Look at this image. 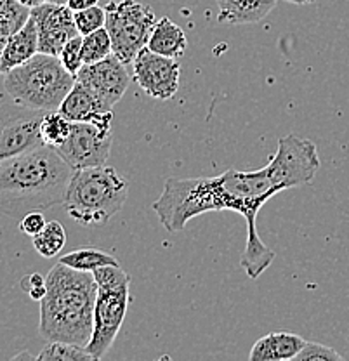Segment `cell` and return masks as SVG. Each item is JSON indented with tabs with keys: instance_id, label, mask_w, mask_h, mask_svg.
I'll use <instances>...</instances> for the list:
<instances>
[{
	"instance_id": "cell-1",
	"label": "cell",
	"mask_w": 349,
	"mask_h": 361,
	"mask_svg": "<svg viewBox=\"0 0 349 361\" xmlns=\"http://www.w3.org/2000/svg\"><path fill=\"white\" fill-rule=\"evenodd\" d=\"M318 169L320 157L314 142L288 134L280 139L276 152L259 171L228 169L214 178L167 179L162 195L153 202V210L169 233L183 231L202 214L224 210L240 214L247 223V243L240 266L256 280L275 261V250L259 238V210L280 191L310 184Z\"/></svg>"
},
{
	"instance_id": "cell-2",
	"label": "cell",
	"mask_w": 349,
	"mask_h": 361,
	"mask_svg": "<svg viewBox=\"0 0 349 361\" xmlns=\"http://www.w3.org/2000/svg\"><path fill=\"white\" fill-rule=\"evenodd\" d=\"M73 172L47 145L0 161V212L21 219L28 212L63 205Z\"/></svg>"
},
{
	"instance_id": "cell-3",
	"label": "cell",
	"mask_w": 349,
	"mask_h": 361,
	"mask_svg": "<svg viewBox=\"0 0 349 361\" xmlns=\"http://www.w3.org/2000/svg\"><path fill=\"white\" fill-rule=\"evenodd\" d=\"M46 295L40 300V336L47 342H71L85 348L92 336L97 295L92 273L58 261L46 276Z\"/></svg>"
},
{
	"instance_id": "cell-4",
	"label": "cell",
	"mask_w": 349,
	"mask_h": 361,
	"mask_svg": "<svg viewBox=\"0 0 349 361\" xmlns=\"http://www.w3.org/2000/svg\"><path fill=\"white\" fill-rule=\"evenodd\" d=\"M129 183L114 167L78 169L71 176L63 207L82 226H104L122 210Z\"/></svg>"
},
{
	"instance_id": "cell-5",
	"label": "cell",
	"mask_w": 349,
	"mask_h": 361,
	"mask_svg": "<svg viewBox=\"0 0 349 361\" xmlns=\"http://www.w3.org/2000/svg\"><path fill=\"white\" fill-rule=\"evenodd\" d=\"M75 80V75L63 66L59 56L37 52L23 65L4 75V89L21 106L58 111Z\"/></svg>"
},
{
	"instance_id": "cell-6",
	"label": "cell",
	"mask_w": 349,
	"mask_h": 361,
	"mask_svg": "<svg viewBox=\"0 0 349 361\" xmlns=\"http://www.w3.org/2000/svg\"><path fill=\"white\" fill-rule=\"evenodd\" d=\"M104 28L111 39L114 54L130 66L137 52L148 45L149 35L157 23L153 9L137 0H111L104 6Z\"/></svg>"
},
{
	"instance_id": "cell-7",
	"label": "cell",
	"mask_w": 349,
	"mask_h": 361,
	"mask_svg": "<svg viewBox=\"0 0 349 361\" xmlns=\"http://www.w3.org/2000/svg\"><path fill=\"white\" fill-rule=\"evenodd\" d=\"M130 283L115 287H97L96 304H94L92 336L85 345L94 360H101L114 345L129 307Z\"/></svg>"
},
{
	"instance_id": "cell-8",
	"label": "cell",
	"mask_w": 349,
	"mask_h": 361,
	"mask_svg": "<svg viewBox=\"0 0 349 361\" xmlns=\"http://www.w3.org/2000/svg\"><path fill=\"white\" fill-rule=\"evenodd\" d=\"M46 111L32 110L14 103L0 104V161L44 146L40 135Z\"/></svg>"
},
{
	"instance_id": "cell-9",
	"label": "cell",
	"mask_w": 349,
	"mask_h": 361,
	"mask_svg": "<svg viewBox=\"0 0 349 361\" xmlns=\"http://www.w3.org/2000/svg\"><path fill=\"white\" fill-rule=\"evenodd\" d=\"M111 142V129H103L91 122H71L68 139L56 152L68 161L73 171L101 167L110 157Z\"/></svg>"
},
{
	"instance_id": "cell-10",
	"label": "cell",
	"mask_w": 349,
	"mask_h": 361,
	"mask_svg": "<svg viewBox=\"0 0 349 361\" xmlns=\"http://www.w3.org/2000/svg\"><path fill=\"white\" fill-rule=\"evenodd\" d=\"M130 70L136 84L153 99L167 101L179 90L181 66L174 58L160 56L145 47L133 59Z\"/></svg>"
},
{
	"instance_id": "cell-11",
	"label": "cell",
	"mask_w": 349,
	"mask_h": 361,
	"mask_svg": "<svg viewBox=\"0 0 349 361\" xmlns=\"http://www.w3.org/2000/svg\"><path fill=\"white\" fill-rule=\"evenodd\" d=\"M30 16L37 25L39 52L44 54L59 56L66 42L80 35L75 25L73 11L68 6L46 2L33 7Z\"/></svg>"
},
{
	"instance_id": "cell-12",
	"label": "cell",
	"mask_w": 349,
	"mask_h": 361,
	"mask_svg": "<svg viewBox=\"0 0 349 361\" xmlns=\"http://www.w3.org/2000/svg\"><path fill=\"white\" fill-rule=\"evenodd\" d=\"M75 78L92 89L111 108L122 99L130 85V73L127 65L115 54H110L92 65H84Z\"/></svg>"
},
{
	"instance_id": "cell-13",
	"label": "cell",
	"mask_w": 349,
	"mask_h": 361,
	"mask_svg": "<svg viewBox=\"0 0 349 361\" xmlns=\"http://www.w3.org/2000/svg\"><path fill=\"white\" fill-rule=\"evenodd\" d=\"M58 111L70 122H91L103 129H111L114 108L104 103L92 89L78 80H75V85Z\"/></svg>"
},
{
	"instance_id": "cell-14",
	"label": "cell",
	"mask_w": 349,
	"mask_h": 361,
	"mask_svg": "<svg viewBox=\"0 0 349 361\" xmlns=\"http://www.w3.org/2000/svg\"><path fill=\"white\" fill-rule=\"evenodd\" d=\"M37 52H39V33H37L35 21L30 16L23 28L9 37L0 51V75H6L13 68L23 65Z\"/></svg>"
},
{
	"instance_id": "cell-15",
	"label": "cell",
	"mask_w": 349,
	"mask_h": 361,
	"mask_svg": "<svg viewBox=\"0 0 349 361\" xmlns=\"http://www.w3.org/2000/svg\"><path fill=\"white\" fill-rule=\"evenodd\" d=\"M306 344L302 337L290 332H271L261 337L250 349V361L294 360Z\"/></svg>"
},
{
	"instance_id": "cell-16",
	"label": "cell",
	"mask_w": 349,
	"mask_h": 361,
	"mask_svg": "<svg viewBox=\"0 0 349 361\" xmlns=\"http://www.w3.org/2000/svg\"><path fill=\"white\" fill-rule=\"evenodd\" d=\"M219 7L217 21L223 25H252L264 20L278 0H216Z\"/></svg>"
},
{
	"instance_id": "cell-17",
	"label": "cell",
	"mask_w": 349,
	"mask_h": 361,
	"mask_svg": "<svg viewBox=\"0 0 349 361\" xmlns=\"http://www.w3.org/2000/svg\"><path fill=\"white\" fill-rule=\"evenodd\" d=\"M146 47L160 56L178 59L185 54L188 47L186 33L174 21H171L169 18H162V20H157L155 26H153V32Z\"/></svg>"
},
{
	"instance_id": "cell-18",
	"label": "cell",
	"mask_w": 349,
	"mask_h": 361,
	"mask_svg": "<svg viewBox=\"0 0 349 361\" xmlns=\"http://www.w3.org/2000/svg\"><path fill=\"white\" fill-rule=\"evenodd\" d=\"M32 9L18 0H0V51L4 49L9 37L20 32L30 20Z\"/></svg>"
},
{
	"instance_id": "cell-19",
	"label": "cell",
	"mask_w": 349,
	"mask_h": 361,
	"mask_svg": "<svg viewBox=\"0 0 349 361\" xmlns=\"http://www.w3.org/2000/svg\"><path fill=\"white\" fill-rule=\"evenodd\" d=\"M59 262H63V264L70 266V268L77 271H87V273H92L94 269L101 268V266L118 264V259H116L115 255L108 254V252L101 250V248L82 247L70 252V254L61 255Z\"/></svg>"
},
{
	"instance_id": "cell-20",
	"label": "cell",
	"mask_w": 349,
	"mask_h": 361,
	"mask_svg": "<svg viewBox=\"0 0 349 361\" xmlns=\"http://www.w3.org/2000/svg\"><path fill=\"white\" fill-rule=\"evenodd\" d=\"M32 242H33V247H35V250L39 252L42 257L51 259L54 257V255H58L59 252L63 250V247H65L66 231L61 223H58V221H51V223L46 224V228H44L39 235L33 236Z\"/></svg>"
},
{
	"instance_id": "cell-21",
	"label": "cell",
	"mask_w": 349,
	"mask_h": 361,
	"mask_svg": "<svg viewBox=\"0 0 349 361\" xmlns=\"http://www.w3.org/2000/svg\"><path fill=\"white\" fill-rule=\"evenodd\" d=\"M71 130V122L59 111H46L42 123H40V135L44 145L58 148L68 139Z\"/></svg>"
},
{
	"instance_id": "cell-22",
	"label": "cell",
	"mask_w": 349,
	"mask_h": 361,
	"mask_svg": "<svg viewBox=\"0 0 349 361\" xmlns=\"http://www.w3.org/2000/svg\"><path fill=\"white\" fill-rule=\"evenodd\" d=\"M110 54H114V49H111V39L104 26L89 33V35L82 37V59H84V65H92V63L108 58Z\"/></svg>"
},
{
	"instance_id": "cell-23",
	"label": "cell",
	"mask_w": 349,
	"mask_h": 361,
	"mask_svg": "<svg viewBox=\"0 0 349 361\" xmlns=\"http://www.w3.org/2000/svg\"><path fill=\"white\" fill-rule=\"evenodd\" d=\"M39 361H94L92 355L84 348V345L71 344V342L51 341L46 348L42 349Z\"/></svg>"
},
{
	"instance_id": "cell-24",
	"label": "cell",
	"mask_w": 349,
	"mask_h": 361,
	"mask_svg": "<svg viewBox=\"0 0 349 361\" xmlns=\"http://www.w3.org/2000/svg\"><path fill=\"white\" fill-rule=\"evenodd\" d=\"M73 18H75V25H77L78 33H80L82 37L103 28L104 23H106V13H104V7H99V6H92L89 7V9L77 11V13H73Z\"/></svg>"
},
{
	"instance_id": "cell-25",
	"label": "cell",
	"mask_w": 349,
	"mask_h": 361,
	"mask_svg": "<svg viewBox=\"0 0 349 361\" xmlns=\"http://www.w3.org/2000/svg\"><path fill=\"white\" fill-rule=\"evenodd\" d=\"M59 59H61L63 66L71 75H77L80 71V68L84 66V59H82V35L75 37L70 42H66L61 54H59Z\"/></svg>"
},
{
	"instance_id": "cell-26",
	"label": "cell",
	"mask_w": 349,
	"mask_h": 361,
	"mask_svg": "<svg viewBox=\"0 0 349 361\" xmlns=\"http://www.w3.org/2000/svg\"><path fill=\"white\" fill-rule=\"evenodd\" d=\"M295 361H313V360H322V361H341L343 356L337 351H333L332 348H326L324 344H317V342H307L304 344L298 356L294 358Z\"/></svg>"
},
{
	"instance_id": "cell-27",
	"label": "cell",
	"mask_w": 349,
	"mask_h": 361,
	"mask_svg": "<svg viewBox=\"0 0 349 361\" xmlns=\"http://www.w3.org/2000/svg\"><path fill=\"white\" fill-rule=\"evenodd\" d=\"M46 224L47 221L46 217H44V214L40 212V210H35V212H28L26 216L21 217L20 229L25 233V235L32 236L33 238V236L39 235V233L46 228Z\"/></svg>"
},
{
	"instance_id": "cell-28",
	"label": "cell",
	"mask_w": 349,
	"mask_h": 361,
	"mask_svg": "<svg viewBox=\"0 0 349 361\" xmlns=\"http://www.w3.org/2000/svg\"><path fill=\"white\" fill-rule=\"evenodd\" d=\"M97 4H99V0H68L66 6H68L73 13H77V11L89 9V7L97 6Z\"/></svg>"
},
{
	"instance_id": "cell-29",
	"label": "cell",
	"mask_w": 349,
	"mask_h": 361,
	"mask_svg": "<svg viewBox=\"0 0 349 361\" xmlns=\"http://www.w3.org/2000/svg\"><path fill=\"white\" fill-rule=\"evenodd\" d=\"M18 2L23 4V6H26V7H30V9H33V7L42 6V4L49 2V0H18Z\"/></svg>"
},
{
	"instance_id": "cell-30",
	"label": "cell",
	"mask_w": 349,
	"mask_h": 361,
	"mask_svg": "<svg viewBox=\"0 0 349 361\" xmlns=\"http://www.w3.org/2000/svg\"><path fill=\"white\" fill-rule=\"evenodd\" d=\"M285 2L298 4V6H306V4H313V2H317V0H285Z\"/></svg>"
},
{
	"instance_id": "cell-31",
	"label": "cell",
	"mask_w": 349,
	"mask_h": 361,
	"mask_svg": "<svg viewBox=\"0 0 349 361\" xmlns=\"http://www.w3.org/2000/svg\"><path fill=\"white\" fill-rule=\"evenodd\" d=\"M49 2H51V4H59V6H66V2H68V0H49Z\"/></svg>"
}]
</instances>
